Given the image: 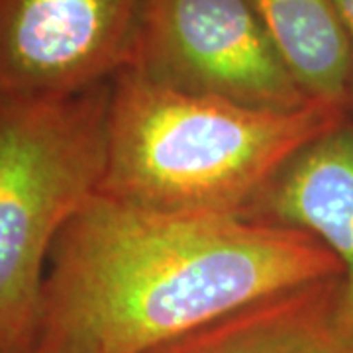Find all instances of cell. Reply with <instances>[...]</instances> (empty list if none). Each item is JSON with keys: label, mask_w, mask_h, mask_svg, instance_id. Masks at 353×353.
Masks as SVG:
<instances>
[{"label": "cell", "mask_w": 353, "mask_h": 353, "mask_svg": "<svg viewBox=\"0 0 353 353\" xmlns=\"http://www.w3.org/2000/svg\"><path fill=\"white\" fill-rule=\"evenodd\" d=\"M343 277L310 234L236 214H165L94 192L50 253L26 353H152L269 296Z\"/></svg>", "instance_id": "obj_1"}, {"label": "cell", "mask_w": 353, "mask_h": 353, "mask_svg": "<svg viewBox=\"0 0 353 353\" xmlns=\"http://www.w3.org/2000/svg\"><path fill=\"white\" fill-rule=\"evenodd\" d=\"M347 116L322 101L299 110L252 108L126 69L110 88L97 192L165 214H238L292 155Z\"/></svg>", "instance_id": "obj_2"}, {"label": "cell", "mask_w": 353, "mask_h": 353, "mask_svg": "<svg viewBox=\"0 0 353 353\" xmlns=\"http://www.w3.org/2000/svg\"><path fill=\"white\" fill-rule=\"evenodd\" d=\"M110 88L0 104V353L30 350L53 241L99 189Z\"/></svg>", "instance_id": "obj_3"}, {"label": "cell", "mask_w": 353, "mask_h": 353, "mask_svg": "<svg viewBox=\"0 0 353 353\" xmlns=\"http://www.w3.org/2000/svg\"><path fill=\"white\" fill-rule=\"evenodd\" d=\"M130 69L161 87L252 108L314 102L245 0H145Z\"/></svg>", "instance_id": "obj_4"}, {"label": "cell", "mask_w": 353, "mask_h": 353, "mask_svg": "<svg viewBox=\"0 0 353 353\" xmlns=\"http://www.w3.org/2000/svg\"><path fill=\"white\" fill-rule=\"evenodd\" d=\"M145 0H0V104L112 83L138 53Z\"/></svg>", "instance_id": "obj_5"}, {"label": "cell", "mask_w": 353, "mask_h": 353, "mask_svg": "<svg viewBox=\"0 0 353 353\" xmlns=\"http://www.w3.org/2000/svg\"><path fill=\"white\" fill-rule=\"evenodd\" d=\"M236 216L310 234L343 269L353 314V116L312 139Z\"/></svg>", "instance_id": "obj_6"}, {"label": "cell", "mask_w": 353, "mask_h": 353, "mask_svg": "<svg viewBox=\"0 0 353 353\" xmlns=\"http://www.w3.org/2000/svg\"><path fill=\"white\" fill-rule=\"evenodd\" d=\"M152 353H353L341 277L255 303Z\"/></svg>", "instance_id": "obj_7"}, {"label": "cell", "mask_w": 353, "mask_h": 353, "mask_svg": "<svg viewBox=\"0 0 353 353\" xmlns=\"http://www.w3.org/2000/svg\"><path fill=\"white\" fill-rule=\"evenodd\" d=\"M314 101L350 110L353 39L334 0H245Z\"/></svg>", "instance_id": "obj_8"}, {"label": "cell", "mask_w": 353, "mask_h": 353, "mask_svg": "<svg viewBox=\"0 0 353 353\" xmlns=\"http://www.w3.org/2000/svg\"><path fill=\"white\" fill-rule=\"evenodd\" d=\"M334 2H336V8L341 16V22L353 39V0H334Z\"/></svg>", "instance_id": "obj_9"}, {"label": "cell", "mask_w": 353, "mask_h": 353, "mask_svg": "<svg viewBox=\"0 0 353 353\" xmlns=\"http://www.w3.org/2000/svg\"><path fill=\"white\" fill-rule=\"evenodd\" d=\"M350 114L353 116V73H352V94H350Z\"/></svg>", "instance_id": "obj_10"}]
</instances>
